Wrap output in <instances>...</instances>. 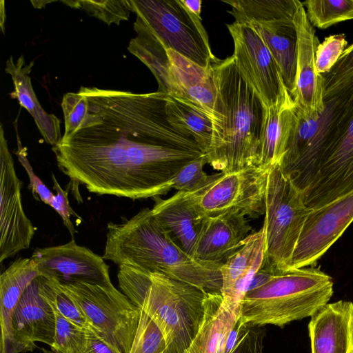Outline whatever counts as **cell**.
I'll return each mask as SVG.
<instances>
[{
  "label": "cell",
  "mask_w": 353,
  "mask_h": 353,
  "mask_svg": "<svg viewBox=\"0 0 353 353\" xmlns=\"http://www.w3.org/2000/svg\"><path fill=\"white\" fill-rule=\"evenodd\" d=\"M88 112L79 128L52 150L71 190L133 200L157 188L202 155L194 138L169 122L168 95L81 86Z\"/></svg>",
  "instance_id": "6da1fadb"
},
{
  "label": "cell",
  "mask_w": 353,
  "mask_h": 353,
  "mask_svg": "<svg viewBox=\"0 0 353 353\" xmlns=\"http://www.w3.org/2000/svg\"><path fill=\"white\" fill-rule=\"evenodd\" d=\"M104 260L164 274L208 292H221L223 264L200 261L185 252L168 229L145 208L130 219L110 222Z\"/></svg>",
  "instance_id": "7a4b0ae2"
},
{
  "label": "cell",
  "mask_w": 353,
  "mask_h": 353,
  "mask_svg": "<svg viewBox=\"0 0 353 353\" xmlns=\"http://www.w3.org/2000/svg\"><path fill=\"white\" fill-rule=\"evenodd\" d=\"M222 129L205 154L214 170L232 172L260 165V144L267 108L239 74L232 56L212 64Z\"/></svg>",
  "instance_id": "3957f363"
},
{
  "label": "cell",
  "mask_w": 353,
  "mask_h": 353,
  "mask_svg": "<svg viewBox=\"0 0 353 353\" xmlns=\"http://www.w3.org/2000/svg\"><path fill=\"white\" fill-rule=\"evenodd\" d=\"M117 277L123 293L162 332L168 353H184L200 327L208 292L131 265H119Z\"/></svg>",
  "instance_id": "277c9868"
},
{
  "label": "cell",
  "mask_w": 353,
  "mask_h": 353,
  "mask_svg": "<svg viewBox=\"0 0 353 353\" xmlns=\"http://www.w3.org/2000/svg\"><path fill=\"white\" fill-rule=\"evenodd\" d=\"M294 109V124L279 165L303 192L352 116L353 78L325 90L323 108L316 114L305 117L295 104Z\"/></svg>",
  "instance_id": "5b68a950"
},
{
  "label": "cell",
  "mask_w": 353,
  "mask_h": 353,
  "mask_svg": "<svg viewBox=\"0 0 353 353\" xmlns=\"http://www.w3.org/2000/svg\"><path fill=\"white\" fill-rule=\"evenodd\" d=\"M333 294L332 278L315 268L275 274L261 287L246 293L241 320L250 325L279 327L312 316Z\"/></svg>",
  "instance_id": "8992f818"
},
{
  "label": "cell",
  "mask_w": 353,
  "mask_h": 353,
  "mask_svg": "<svg viewBox=\"0 0 353 353\" xmlns=\"http://www.w3.org/2000/svg\"><path fill=\"white\" fill-rule=\"evenodd\" d=\"M128 50L152 72L158 92L191 106L212 121L213 142L221 130L224 116L217 101L212 65L202 68L142 32H137Z\"/></svg>",
  "instance_id": "52a82bcc"
},
{
  "label": "cell",
  "mask_w": 353,
  "mask_h": 353,
  "mask_svg": "<svg viewBox=\"0 0 353 353\" xmlns=\"http://www.w3.org/2000/svg\"><path fill=\"white\" fill-rule=\"evenodd\" d=\"M137 17L136 32L148 34L204 68L218 59L212 54L201 17L189 12L181 0H129Z\"/></svg>",
  "instance_id": "ba28073f"
},
{
  "label": "cell",
  "mask_w": 353,
  "mask_h": 353,
  "mask_svg": "<svg viewBox=\"0 0 353 353\" xmlns=\"http://www.w3.org/2000/svg\"><path fill=\"white\" fill-rule=\"evenodd\" d=\"M303 194L279 164L268 176L265 212V256L263 264L278 274L292 269V255L310 212Z\"/></svg>",
  "instance_id": "9c48e42d"
},
{
  "label": "cell",
  "mask_w": 353,
  "mask_h": 353,
  "mask_svg": "<svg viewBox=\"0 0 353 353\" xmlns=\"http://www.w3.org/2000/svg\"><path fill=\"white\" fill-rule=\"evenodd\" d=\"M59 285L79 307L90 328L120 353H130L141 309L112 284Z\"/></svg>",
  "instance_id": "30bf717a"
},
{
  "label": "cell",
  "mask_w": 353,
  "mask_h": 353,
  "mask_svg": "<svg viewBox=\"0 0 353 353\" xmlns=\"http://www.w3.org/2000/svg\"><path fill=\"white\" fill-rule=\"evenodd\" d=\"M270 169L255 165L237 172H219L210 184L192 192L203 217L240 214L257 219L265 214Z\"/></svg>",
  "instance_id": "8fae6325"
},
{
  "label": "cell",
  "mask_w": 353,
  "mask_h": 353,
  "mask_svg": "<svg viewBox=\"0 0 353 353\" xmlns=\"http://www.w3.org/2000/svg\"><path fill=\"white\" fill-rule=\"evenodd\" d=\"M234 42V59L242 78L268 108L292 99L279 68L256 31L249 24H226Z\"/></svg>",
  "instance_id": "7c38bea8"
},
{
  "label": "cell",
  "mask_w": 353,
  "mask_h": 353,
  "mask_svg": "<svg viewBox=\"0 0 353 353\" xmlns=\"http://www.w3.org/2000/svg\"><path fill=\"white\" fill-rule=\"evenodd\" d=\"M14 160L0 124V263L30 247L35 228L26 215Z\"/></svg>",
  "instance_id": "4fadbf2b"
},
{
  "label": "cell",
  "mask_w": 353,
  "mask_h": 353,
  "mask_svg": "<svg viewBox=\"0 0 353 353\" xmlns=\"http://www.w3.org/2000/svg\"><path fill=\"white\" fill-rule=\"evenodd\" d=\"M353 221V191L311 209L294 249L292 269L314 265Z\"/></svg>",
  "instance_id": "5bb4252c"
},
{
  "label": "cell",
  "mask_w": 353,
  "mask_h": 353,
  "mask_svg": "<svg viewBox=\"0 0 353 353\" xmlns=\"http://www.w3.org/2000/svg\"><path fill=\"white\" fill-rule=\"evenodd\" d=\"M41 276L61 285L85 283L93 285L112 284L109 265L101 256L74 239L63 245L36 248L32 254Z\"/></svg>",
  "instance_id": "9a60e30c"
},
{
  "label": "cell",
  "mask_w": 353,
  "mask_h": 353,
  "mask_svg": "<svg viewBox=\"0 0 353 353\" xmlns=\"http://www.w3.org/2000/svg\"><path fill=\"white\" fill-rule=\"evenodd\" d=\"M353 191V114L339 139L325 155L303 192L309 208L321 207Z\"/></svg>",
  "instance_id": "2e32d148"
},
{
  "label": "cell",
  "mask_w": 353,
  "mask_h": 353,
  "mask_svg": "<svg viewBox=\"0 0 353 353\" xmlns=\"http://www.w3.org/2000/svg\"><path fill=\"white\" fill-rule=\"evenodd\" d=\"M297 33L295 90L292 96L304 116L312 117L323 108V78L316 68L315 53L319 41L300 1L294 17Z\"/></svg>",
  "instance_id": "e0dca14e"
},
{
  "label": "cell",
  "mask_w": 353,
  "mask_h": 353,
  "mask_svg": "<svg viewBox=\"0 0 353 353\" xmlns=\"http://www.w3.org/2000/svg\"><path fill=\"white\" fill-rule=\"evenodd\" d=\"M55 325L54 310L40 294L37 277L21 294L12 316L14 336L20 353L32 352L37 341L52 347Z\"/></svg>",
  "instance_id": "ac0fdd59"
},
{
  "label": "cell",
  "mask_w": 353,
  "mask_h": 353,
  "mask_svg": "<svg viewBox=\"0 0 353 353\" xmlns=\"http://www.w3.org/2000/svg\"><path fill=\"white\" fill-rule=\"evenodd\" d=\"M252 231L248 219L240 214L205 218L194 258L204 263L223 264L243 245Z\"/></svg>",
  "instance_id": "d6986e66"
},
{
  "label": "cell",
  "mask_w": 353,
  "mask_h": 353,
  "mask_svg": "<svg viewBox=\"0 0 353 353\" xmlns=\"http://www.w3.org/2000/svg\"><path fill=\"white\" fill-rule=\"evenodd\" d=\"M311 353H353V303H327L308 324Z\"/></svg>",
  "instance_id": "ffe728a7"
},
{
  "label": "cell",
  "mask_w": 353,
  "mask_h": 353,
  "mask_svg": "<svg viewBox=\"0 0 353 353\" xmlns=\"http://www.w3.org/2000/svg\"><path fill=\"white\" fill-rule=\"evenodd\" d=\"M265 256V233L263 226L252 232L221 267V293L229 304L241 310L244 296L254 274L262 266Z\"/></svg>",
  "instance_id": "44dd1931"
},
{
  "label": "cell",
  "mask_w": 353,
  "mask_h": 353,
  "mask_svg": "<svg viewBox=\"0 0 353 353\" xmlns=\"http://www.w3.org/2000/svg\"><path fill=\"white\" fill-rule=\"evenodd\" d=\"M153 214L168 229L183 250L194 257L198 236L205 219L192 192H176L171 197L152 198Z\"/></svg>",
  "instance_id": "7402d4cb"
},
{
  "label": "cell",
  "mask_w": 353,
  "mask_h": 353,
  "mask_svg": "<svg viewBox=\"0 0 353 353\" xmlns=\"http://www.w3.org/2000/svg\"><path fill=\"white\" fill-rule=\"evenodd\" d=\"M32 258H18L0 276V353H20L14 339L12 316L25 290L41 276Z\"/></svg>",
  "instance_id": "603a6c76"
},
{
  "label": "cell",
  "mask_w": 353,
  "mask_h": 353,
  "mask_svg": "<svg viewBox=\"0 0 353 353\" xmlns=\"http://www.w3.org/2000/svg\"><path fill=\"white\" fill-rule=\"evenodd\" d=\"M241 310L229 304L221 292H207L204 314L186 353H224Z\"/></svg>",
  "instance_id": "cb8c5ba5"
},
{
  "label": "cell",
  "mask_w": 353,
  "mask_h": 353,
  "mask_svg": "<svg viewBox=\"0 0 353 353\" xmlns=\"http://www.w3.org/2000/svg\"><path fill=\"white\" fill-rule=\"evenodd\" d=\"M294 14L262 23H247L256 31L275 59L291 97L296 87L297 62Z\"/></svg>",
  "instance_id": "d4e9b609"
},
{
  "label": "cell",
  "mask_w": 353,
  "mask_h": 353,
  "mask_svg": "<svg viewBox=\"0 0 353 353\" xmlns=\"http://www.w3.org/2000/svg\"><path fill=\"white\" fill-rule=\"evenodd\" d=\"M34 63L32 61L26 64L23 55L17 61H14L12 56L6 61L5 71L11 76L14 86L10 96L17 98L21 106L29 112L45 141L53 147L59 143L63 136L61 121L55 115L47 113L36 97L29 76Z\"/></svg>",
  "instance_id": "484cf974"
},
{
  "label": "cell",
  "mask_w": 353,
  "mask_h": 353,
  "mask_svg": "<svg viewBox=\"0 0 353 353\" xmlns=\"http://www.w3.org/2000/svg\"><path fill=\"white\" fill-rule=\"evenodd\" d=\"M292 99L267 108L260 144V165H280L294 121Z\"/></svg>",
  "instance_id": "4316f807"
},
{
  "label": "cell",
  "mask_w": 353,
  "mask_h": 353,
  "mask_svg": "<svg viewBox=\"0 0 353 353\" xmlns=\"http://www.w3.org/2000/svg\"><path fill=\"white\" fill-rule=\"evenodd\" d=\"M165 109L171 125L191 135L203 153L207 154L213 139L212 121L199 111L169 95L167 97Z\"/></svg>",
  "instance_id": "83f0119b"
},
{
  "label": "cell",
  "mask_w": 353,
  "mask_h": 353,
  "mask_svg": "<svg viewBox=\"0 0 353 353\" xmlns=\"http://www.w3.org/2000/svg\"><path fill=\"white\" fill-rule=\"evenodd\" d=\"M232 9L228 12L239 23H255L269 21L294 15L299 0H223Z\"/></svg>",
  "instance_id": "f1b7e54d"
},
{
  "label": "cell",
  "mask_w": 353,
  "mask_h": 353,
  "mask_svg": "<svg viewBox=\"0 0 353 353\" xmlns=\"http://www.w3.org/2000/svg\"><path fill=\"white\" fill-rule=\"evenodd\" d=\"M206 163L208 159L205 154L189 163L157 188L156 196L165 194L172 189L186 192H196L203 189L219 175V173L208 174L203 170Z\"/></svg>",
  "instance_id": "f546056e"
},
{
  "label": "cell",
  "mask_w": 353,
  "mask_h": 353,
  "mask_svg": "<svg viewBox=\"0 0 353 353\" xmlns=\"http://www.w3.org/2000/svg\"><path fill=\"white\" fill-rule=\"evenodd\" d=\"M302 4L311 24L320 29L353 19V0H307Z\"/></svg>",
  "instance_id": "4dcf8cb0"
},
{
  "label": "cell",
  "mask_w": 353,
  "mask_h": 353,
  "mask_svg": "<svg viewBox=\"0 0 353 353\" xmlns=\"http://www.w3.org/2000/svg\"><path fill=\"white\" fill-rule=\"evenodd\" d=\"M38 283L40 294L57 312L83 328L90 327L79 307L59 283L41 275L38 276Z\"/></svg>",
  "instance_id": "1f68e13d"
},
{
  "label": "cell",
  "mask_w": 353,
  "mask_h": 353,
  "mask_svg": "<svg viewBox=\"0 0 353 353\" xmlns=\"http://www.w3.org/2000/svg\"><path fill=\"white\" fill-rule=\"evenodd\" d=\"M53 310L56 325L51 350L57 353H85L88 329L76 325Z\"/></svg>",
  "instance_id": "d6a6232c"
},
{
  "label": "cell",
  "mask_w": 353,
  "mask_h": 353,
  "mask_svg": "<svg viewBox=\"0 0 353 353\" xmlns=\"http://www.w3.org/2000/svg\"><path fill=\"white\" fill-rule=\"evenodd\" d=\"M63 3L74 8L81 9L90 16L96 17L108 26L119 25L128 20L131 11L130 1H65Z\"/></svg>",
  "instance_id": "836d02e7"
},
{
  "label": "cell",
  "mask_w": 353,
  "mask_h": 353,
  "mask_svg": "<svg viewBox=\"0 0 353 353\" xmlns=\"http://www.w3.org/2000/svg\"><path fill=\"white\" fill-rule=\"evenodd\" d=\"M130 353H168L162 332L143 310Z\"/></svg>",
  "instance_id": "e575fe53"
},
{
  "label": "cell",
  "mask_w": 353,
  "mask_h": 353,
  "mask_svg": "<svg viewBox=\"0 0 353 353\" xmlns=\"http://www.w3.org/2000/svg\"><path fill=\"white\" fill-rule=\"evenodd\" d=\"M61 108L64 115L65 130L62 137L73 134L80 127L88 112V100L79 90L63 95Z\"/></svg>",
  "instance_id": "d590c367"
},
{
  "label": "cell",
  "mask_w": 353,
  "mask_h": 353,
  "mask_svg": "<svg viewBox=\"0 0 353 353\" xmlns=\"http://www.w3.org/2000/svg\"><path fill=\"white\" fill-rule=\"evenodd\" d=\"M347 45V41L343 34L330 35L320 43L315 53L318 73H328L340 58Z\"/></svg>",
  "instance_id": "8d00e7d4"
},
{
  "label": "cell",
  "mask_w": 353,
  "mask_h": 353,
  "mask_svg": "<svg viewBox=\"0 0 353 353\" xmlns=\"http://www.w3.org/2000/svg\"><path fill=\"white\" fill-rule=\"evenodd\" d=\"M322 76L324 90L353 78V43L345 49L330 72Z\"/></svg>",
  "instance_id": "74e56055"
},
{
  "label": "cell",
  "mask_w": 353,
  "mask_h": 353,
  "mask_svg": "<svg viewBox=\"0 0 353 353\" xmlns=\"http://www.w3.org/2000/svg\"><path fill=\"white\" fill-rule=\"evenodd\" d=\"M17 143L18 148L16 154L28 175L30 179L28 189L31 190L36 200H41L44 203L50 205L54 194H53L46 184L34 172L27 157L26 148L22 146L18 134Z\"/></svg>",
  "instance_id": "f35d334b"
},
{
  "label": "cell",
  "mask_w": 353,
  "mask_h": 353,
  "mask_svg": "<svg viewBox=\"0 0 353 353\" xmlns=\"http://www.w3.org/2000/svg\"><path fill=\"white\" fill-rule=\"evenodd\" d=\"M52 179L53 181V189L57 192L54 196L50 206H51L61 217L63 225L68 230L72 239L77 230L70 219V216L72 215L77 219L81 217L73 210L70 207L68 200V192L70 188V185L68 184L66 190H63L58 183L54 174H52Z\"/></svg>",
  "instance_id": "ab89813d"
},
{
  "label": "cell",
  "mask_w": 353,
  "mask_h": 353,
  "mask_svg": "<svg viewBox=\"0 0 353 353\" xmlns=\"http://www.w3.org/2000/svg\"><path fill=\"white\" fill-rule=\"evenodd\" d=\"M264 330L247 324L232 353H263Z\"/></svg>",
  "instance_id": "60d3db41"
},
{
  "label": "cell",
  "mask_w": 353,
  "mask_h": 353,
  "mask_svg": "<svg viewBox=\"0 0 353 353\" xmlns=\"http://www.w3.org/2000/svg\"><path fill=\"white\" fill-rule=\"evenodd\" d=\"M88 346L85 353H120L103 339L94 330H87Z\"/></svg>",
  "instance_id": "b9f144b4"
},
{
  "label": "cell",
  "mask_w": 353,
  "mask_h": 353,
  "mask_svg": "<svg viewBox=\"0 0 353 353\" xmlns=\"http://www.w3.org/2000/svg\"><path fill=\"white\" fill-rule=\"evenodd\" d=\"M275 274H276L263 263L262 266L254 274L248 292L257 289L265 285Z\"/></svg>",
  "instance_id": "7bdbcfd3"
},
{
  "label": "cell",
  "mask_w": 353,
  "mask_h": 353,
  "mask_svg": "<svg viewBox=\"0 0 353 353\" xmlns=\"http://www.w3.org/2000/svg\"><path fill=\"white\" fill-rule=\"evenodd\" d=\"M184 6L189 10L190 13L198 17H201V5L202 1L201 0H181Z\"/></svg>",
  "instance_id": "ee69618b"
},
{
  "label": "cell",
  "mask_w": 353,
  "mask_h": 353,
  "mask_svg": "<svg viewBox=\"0 0 353 353\" xmlns=\"http://www.w3.org/2000/svg\"><path fill=\"white\" fill-rule=\"evenodd\" d=\"M42 353H57V352H55L52 350H46V349H43L42 350Z\"/></svg>",
  "instance_id": "f6af8a7d"
},
{
  "label": "cell",
  "mask_w": 353,
  "mask_h": 353,
  "mask_svg": "<svg viewBox=\"0 0 353 353\" xmlns=\"http://www.w3.org/2000/svg\"><path fill=\"white\" fill-rule=\"evenodd\" d=\"M184 353H186L185 352Z\"/></svg>",
  "instance_id": "bcb514c9"
}]
</instances>
